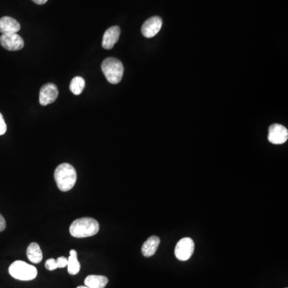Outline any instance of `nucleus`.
Segmentation results:
<instances>
[{
    "label": "nucleus",
    "instance_id": "nucleus-1",
    "mask_svg": "<svg viewBox=\"0 0 288 288\" xmlns=\"http://www.w3.org/2000/svg\"><path fill=\"white\" fill-rule=\"evenodd\" d=\"M55 179L58 189L62 192H68L73 188L77 180L76 169L71 164H60L55 171Z\"/></svg>",
    "mask_w": 288,
    "mask_h": 288
},
{
    "label": "nucleus",
    "instance_id": "nucleus-2",
    "mask_svg": "<svg viewBox=\"0 0 288 288\" xmlns=\"http://www.w3.org/2000/svg\"><path fill=\"white\" fill-rule=\"evenodd\" d=\"M70 234L75 238H86L99 232V224L93 218H80L71 224Z\"/></svg>",
    "mask_w": 288,
    "mask_h": 288
},
{
    "label": "nucleus",
    "instance_id": "nucleus-3",
    "mask_svg": "<svg viewBox=\"0 0 288 288\" xmlns=\"http://www.w3.org/2000/svg\"><path fill=\"white\" fill-rule=\"evenodd\" d=\"M102 71L108 82L112 84H117L123 78L124 67L121 61L117 58H106L102 62Z\"/></svg>",
    "mask_w": 288,
    "mask_h": 288
},
{
    "label": "nucleus",
    "instance_id": "nucleus-4",
    "mask_svg": "<svg viewBox=\"0 0 288 288\" xmlns=\"http://www.w3.org/2000/svg\"><path fill=\"white\" fill-rule=\"evenodd\" d=\"M9 273L15 279L21 281H30L36 278L38 275L36 267L28 264L24 261L17 260L11 263L9 267Z\"/></svg>",
    "mask_w": 288,
    "mask_h": 288
},
{
    "label": "nucleus",
    "instance_id": "nucleus-5",
    "mask_svg": "<svg viewBox=\"0 0 288 288\" xmlns=\"http://www.w3.org/2000/svg\"><path fill=\"white\" fill-rule=\"evenodd\" d=\"M195 250V243L191 238H183L178 241L174 249V255L178 260L187 261L192 257Z\"/></svg>",
    "mask_w": 288,
    "mask_h": 288
},
{
    "label": "nucleus",
    "instance_id": "nucleus-6",
    "mask_svg": "<svg viewBox=\"0 0 288 288\" xmlns=\"http://www.w3.org/2000/svg\"><path fill=\"white\" fill-rule=\"evenodd\" d=\"M0 44L5 49L16 52L24 48V41L17 33L2 34L0 36Z\"/></svg>",
    "mask_w": 288,
    "mask_h": 288
},
{
    "label": "nucleus",
    "instance_id": "nucleus-7",
    "mask_svg": "<svg viewBox=\"0 0 288 288\" xmlns=\"http://www.w3.org/2000/svg\"><path fill=\"white\" fill-rule=\"evenodd\" d=\"M268 141L272 144H283L287 142L288 139V131L286 127L281 124L275 123L269 127Z\"/></svg>",
    "mask_w": 288,
    "mask_h": 288
},
{
    "label": "nucleus",
    "instance_id": "nucleus-8",
    "mask_svg": "<svg viewBox=\"0 0 288 288\" xmlns=\"http://www.w3.org/2000/svg\"><path fill=\"white\" fill-rule=\"evenodd\" d=\"M58 90L53 84H47L42 86L39 91V103L42 106H47L54 103L58 98Z\"/></svg>",
    "mask_w": 288,
    "mask_h": 288
},
{
    "label": "nucleus",
    "instance_id": "nucleus-9",
    "mask_svg": "<svg viewBox=\"0 0 288 288\" xmlns=\"http://www.w3.org/2000/svg\"><path fill=\"white\" fill-rule=\"evenodd\" d=\"M162 25H163V20L159 16L150 18L143 24L142 29H141L143 35L146 38H152L155 36L161 29Z\"/></svg>",
    "mask_w": 288,
    "mask_h": 288
},
{
    "label": "nucleus",
    "instance_id": "nucleus-10",
    "mask_svg": "<svg viewBox=\"0 0 288 288\" xmlns=\"http://www.w3.org/2000/svg\"><path fill=\"white\" fill-rule=\"evenodd\" d=\"M120 28L118 26L108 28L103 34L102 46L106 50H111L114 48L115 44L118 41L120 36Z\"/></svg>",
    "mask_w": 288,
    "mask_h": 288
},
{
    "label": "nucleus",
    "instance_id": "nucleus-11",
    "mask_svg": "<svg viewBox=\"0 0 288 288\" xmlns=\"http://www.w3.org/2000/svg\"><path fill=\"white\" fill-rule=\"evenodd\" d=\"M20 23L13 18L4 16L0 19V32L2 34H11L20 31Z\"/></svg>",
    "mask_w": 288,
    "mask_h": 288
},
{
    "label": "nucleus",
    "instance_id": "nucleus-12",
    "mask_svg": "<svg viewBox=\"0 0 288 288\" xmlns=\"http://www.w3.org/2000/svg\"><path fill=\"white\" fill-rule=\"evenodd\" d=\"M160 243L159 237L153 235L149 237L142 247V253L145 257H151L155 254Z\"/></svg>",
    "mask_w": 288,
    "mask_h": 288
},
{
    "label": "nucleus",
    "instance_id": "nucleus-13",
    "mask_svg": "<svg viewBox=\"0 0 288 288\" xmlns=\"http://www.w3.org/2000/svg\"><path fill=\"white\" fill-rule=\"evenodd\" d=\"M108 283V279L103 275H88L84 280L85 286L90 288H104Z\"/></svg>",
    "mask_w": 288,
    "mask_h": 288
},
{
    "label": "nucleus",
    "instance_id": "nucleus-14",
    "mask_svg": "<svg viewBox=\"0 0 288 288\" xmlns=\"http://www.w3.org/2000/svg\"><path fill=\"white\" fill-rule=\"evenodd\" d=\"M27 256L29 260L34 263H39L43 259V252L39 244L37 243H31L28 246L27 250Z\"/></svg>",
    "mask_w": 288,
    "mask_h": 288
},
{
    "label": "nucleus",
    "instance_id": "nucleus-15",
    "mask_svg": "<svg viewBox=\"0 0 288 288\" xmlns=\"http://www.w3.org/2000/svg\"><path fill=\"white\" fill-rule=\"evenodd\" d=\"M67 262V271L70 275H75L80 271V263L78 260L77 252L76 250H71Z\"/></svg>",
    "mask_w": 288,
    "mask_h": 288
},
{
    "label": "nucleus",
    "instance_id": "nucleus-16",
    "mask_svg": "<svg viewBox=\"0 0 288 288\" xmlns=\"http://www.w3.org/2000/svg\"><path fill=\"white\" fill-rule=\"evenodd\" d=\"M85 87V80L84 78L76 76L73 78L70 84V90L74 95H80L84 91Z\"/></svg>",
    "mask_w": 288,
    "mask_h": 288
},
{
    "label": "nucleus",
    "instance_id": "nucleus-17",
    "mask_svg": "<svg viewBox=\"0 0 288 288\" xmlns=\"http://www.w3.org/2000/svg\"><path fill=\"white\" fill-rule=\"evenodd\" d=\"M45 267L49 271H54L56 269L58 268V265H57L56 259H49L46 261Z\"/></svg>",
    "mask_w": 288,
    "mask_h": 288
},
{
    "label": "nucleus",
    "instance_id": "nucleus-18",
    "mask_svg": "<svg viewBox=\"0 0 288 288\" xmlns=\"http://www.w3.org/2000/svg\"><path fill=\"white\" fill-rule=\"evenodd\" d=\"M56 262H57V265H58V268H63V267L67 266L68 259H67L66 257L61 256V257H58V258L56 259Z\"/></svg>",
    "mask_w": 288,
    "mask_h": 288
},
{
    "label": "nucleus",
    "instance_id": "nucleus-19",
    "mask_svg": "<svg viewBox=\"0 0 288 288\" xmlns=\"http://www.w3.org/2000/svg\"><path fill=\"white\" fill-rule=\"evenodd\" d=\"M7 131V124L5 123L4 118L2 115L0 113V136L4 135Z\"/></svg>",
    "mask_w": 288,
    "mask_h": 288
},
{
    "label": "nucleus",
    "instance_id": "nucleus-20",
    "mask_svg": "<svg viewBox=\"0 0 288 288\" xmlns=\"http://www.w3.org/2000/svg\"><path fill=\"white\" fill-rule=\"evenodd\" d=\"M6 226H7V224H6V220H5L3 216L0 214V232H2V231H3V230H5Z\"/></svg>",
    "mask_w": 288,
    "mask_h": 288
},
{
    "label": "nucleus",
    "instance_id": "nucleus-21",
    "mask_svg": "<svg viewBox=\"0 0 288 288\" xmlns=\"http://www.w3.org/2000/svg\"><path fill=\"white\" fill-rule=\"evenodd\" d=\"M33 2H35L36 4L43 5L48 2V0H32Z\"/></svg>",
    "mask_w": 288,
    "mask_h": 288
},
{
    "label": "nucleus",
    "instance_id": "nucleus-22",
    "mask_svg": "<svg viewBox=\"0 0 288 288\" xmlns=\"http://www.w3.org/2000/svg\"><path fill=\"white\" fill-rule=\"evenodd\" d=\"M89 288V287L87 286H80V287H78V288Z\"/></svg>",
    "mask_w": 288,
    "mask_h": 288
}]
</instances>
